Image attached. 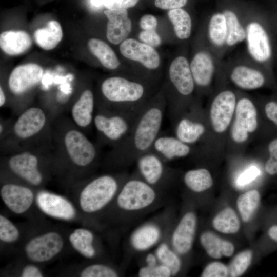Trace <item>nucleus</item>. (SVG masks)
I'll return each mask as SVG.
<instances>
[{
    "instance_id": "f257e3e1",
    "label": "nucleus",
    "mask_w": 277,
    "mask_h": 277,
    "mask_svg": "<svg viewBox=\"0 0 277 277\" xmlns=\"http://www.w3.org/2000/svg\"><path fill=\"white\" fill-rule=\"evenodd\" d=\"M167 103L163 92L151 98L139 115L128 135L106 155V164L123 170L135 163L142 154L149 151L161 132Z\"/></svg>"
},
{
    "instance_id": "f03ea898",
    "label": "nucleus",
    "mask_w": 277,
    "mask_h": 277,
    "mask_svg": "<svg viewBox=\"0 0 277 277\" xmlns=\"http://www.w3.org/2000/svg\"><path fill=\"white\" fill-rule=\"evenodd\" d=\"M101 146L92 142L70 117L58 114L52 121V160L65 161L72 166L91 169L97 163Z\"/></svg>"
},
{
    "instance_id": "7ed1b4c3",
    "label": "nucleus",
    "mask_w": 277,
    "mask_h": 277,
    "mask_svg": "<svg viewBox=\"0 0 277 277\" xmlns=\"http://www.w3.org/2000/svg\"><path fill=\"white\" fill-rule=\"evenodd\" d=\"M53 118L48 109L36 106L27 107L18 115L9 133L1 141V152L9 154L50 147Z\"/></svg>"
},
{
    "instance_id": "20e7f679",
    "label": "nucleus",
    "mask_w": 277,
    "mask_h": 277,
    "mask_svg": "<svg viewBox=\"0 0 277 277\" xmlns=\"http://www.w3.org/2000/svg\"><path fill=\"white\" fill-rule=\"evenodd\" d=\"M167 193L152 187L134 171L130 174L113 201L121 226L126 229L168 205Z\"/></svg>"
},
{
    "instance_id": "39448f33",
    "label": "nucleus",
    "mask_w": 277,
    "mask_h": 277,
    "mask_svg": "<svg viewBox=\"0 0 277 277\" xmlns=\"http://www.w3.org/2000/svg\"><path fill=\"white\" fill-rule=\"evenodd\" d=\"M245 54L271 75L275 64V43L270 16L243 13Z\"/></svg>"
},
{
    "instance_id": "423d86ee",
    "label": "nucleus",
    "mask_w": 277,
    "mask_h": 277,
    "mask_svg": "<svg viewBox=\"0 0 277 277\" xmlns=\"http://www.w3.org/2000/svg\"><path fill=\"white\" fill-rule=\"evenodd\" d=\"M100 93L96 107L119 110L141 109L152 98L148 97L144 83L117 75L103 80Z\"/></svg>"
},
{
    "instance_id": "0eeeda50",
    "label": "nucleus",
    "mask_w": 277,
    "mask_h": 277,
    "mask_svg": "<svg viewBox=\"0 0 277 277\" xmlns=\"http://www.w3.org/2000/svg\"><path fill=\"white\" fill-rule=\"evenodd\" d=\"M168 80V90L164 97L172 124L194 101L195 86L186 56L180 55L173 60L169 67Z\"/></svg>"
},
{
    "instance_id": "6e6552de",
    "label": "nucleus",
    "mask_w": 277,
    "mask_h": 277,
    "mask_svg": "<svg viewBox=\"0 0 277 277\" xmlns=\"http://www.w3.org/2000/svg\"><path fill=\"white\" fill-rule=\"evenodd\" d=\"M143 108L127 111L96 107L93 127L97 143L111 148L120 143L130 132Z\"/></svg>"
},
{
    "instance_id": "1a4fd4ad",
    "label": "nucleus",
    "mask_w": 277,
    "mask_h": 277,
    "mask_svg": "<svg viewBox=\"0 0 277 277\" xmlns=\"http://www.w3.org/2000/svg\"><path fill=\"white\" fill-rule=\"evenodd\" d=\"M129 174L126 171H121L102 174L89 181L80 193L81 209L89 214L102 211L114 201Z\"/></svg>"
},
{
    "instance_id": "9d476101",
    "label": "nucleus",
    "mask_w": 277,
    "mask_h": 277,
    "mask_svg": "<svg viewBox=\"0 0 277 277\" xmlns=\"http://www.w3.org/2000/svg\"><path fill=\"white\" fill-rule=\"evenodd\" d=\"M220 70L233 85L244 90L261 88L272 76L246 54L227 61L223 60Z\"/></svg>"
},
{
    "instance_id": "9b49d317",
    "label": "nucleus",
    "mask_w": 277,
    "mask_h": 277,
    "mask_svg": "<svg viewBox=\"0 0 277 277\" xmlns=\"http://www.w3.org/2000/svg\"><path fill=\"white\" fill-rule=\"evenodd\" d=\"M172 226L170 209L167 206L159 215L132 231L128 240L129 250L135 253L148 251L169 236Z\"/></svg>"
},
{
    "instance_id": "f8f14e48",
    "label": "nucleus",
    "mask_w": 277,
    "mask_h": 277,
    "mask_svg": "<svg viewBox=\"0 0 277 277\" xmlns=\"http://www.w3.org/2000/svg\"><path fill=\"white\" fill-rule=\"evenodd\" d=\"M51 153V147L26 149L9 153L7 165L15 176L28 184L38 186L44 180L40 168L42 160Z\"/></svg>"
},
{
    "instance_id": "ddd939ff",
    "label": "nucleus",
    "mask_w": 277,
    "mask_h": 277,
    "mask_svg": "<svg viewBox=\"0 0 277 277\" xmlns=\"http://www.w3.org/2000/svg\"><path fill=\"white\" fill-rule=\"evenodd\" d=\"M168 163L149 150L136 159L134 171L152 187L167 192L176 176L175 170L170 167Z\"/></svg>"
},
{
    "instance_id": "4468645a",
    "label": "nucleus",
    "mask_w": 277,
    "mask_h": 277,
    "mask_svg": "<svg viewBox=\"0 0 277 277\" xmlns=\"http://www.w3.org/2000/svg\"><path fill=\"white\" fill-rule=\"evenodd\" d=\"M223 60L215 56L202 37L201 45L194 52L189 62L195 90L200 93L210 90Z\"/></svg>"
},
{
    "instance_id": "2eb2a0df",
    "label": "nucleus",
    "mask_w": 277,
    "mask_h": 277,
    "mask_svg": "<svg viewBox=\"0 0 277 277\" xmlns=\"http://www.w3.org/2000/svg\"><path fill=\"white\" fill-rule=\"evenodd\" d=\"M204 118L199 104L194 100L187 110L171 124L174 135L191 145L201 142L207 132Z\"/></svg>"
},
{
    "instance_id": "dca6fc26",
    "label": "nucleus",
    "mask_w": 277,
    "mask_h": 277,
    "mask_svg": "<svg viewBox=\"0 0 277 277\" xmlns=\"http://www.w3.org/2000/svg\"><path fill=\"white\" fill-rule=\"evenodd\" d=\"M238 95L232 89L223 87L216 92L209 107L211 127L218 134L225 132L234 115Z\"/></svg>"
},
{
    "instance_id": "f3484780",
    "label": "nucleus",
    "mask_w": 277,
    "mask_h": 277,
    "mask_svg": "<svg viewBox=\"0 0 277 277\" xmlns=\"http://www.w3.org/2000/svg\"><path fill=\"white\" fill-rule=\"evenodd\" d=\"M258 113L253 102L246 96H238L230 135L234 142H245L258 128Z\"/></svg>"
},
{
    "instance_id": "a211bd4d",
    "label": "nucleus",
    "mask_w": 277,
    "mask_h": 277,
    "mask_svg": "<svg viewBox=\"0 0 277 277\" xmlns=\"http://www.w3.org/2000/svg\"><path fill=\"white\" fill-rule=\"evenodd\" d=\"M197 219L195 212L184 213L169 235L172 248L181 256L187 255L191 250L197 229Z\"/></svg>"
},
{
    "instance_id": "6ab92c4d",
    "label": "nucleus",
    "mask_w": 277,
    "mask_h": 277,
    "mask_svg": "<svg viewBox=\"0 0 277 277\" xmlns=\"http://www.w3.org/2000/svg\"><path fill=\"white\" fill-rule=\"evenodd\" d=\"M229 35V26L223 11L213 13L206 23L203 37L213 53L220 60H223L228 53Z\"/></svg>"
},
{
    "instance_id": "aec40b11",
    "label": "nucleus",
    "mask_w": 277,
    "mask_h": 277,
    "mask_svg": "<svg viewBox=\"0 0 277 277\" xmlns=\"http://www.w3.org/2000/svg\"><path fill=\"white\" fill-rule=\"evenodd\" d=\"M43 68L36 63H26L15 67L8 79V87L11 93L20 97L35 88L43 76Z\"/></svg>"
},
{
    "instance_id": "412c9836",
    "label": "nucleus",
    "mask_w": 277,
    "mask_h": 277,
    "mask_svg": "<svg viewBox=\"0 0 277 277\" xmlns=\"http://www.w3.org/2000/svg\"><path fill=\"white\" fill-rule=\"evenodd\" d=\"M64 241L57 232L51 231L35 236L26 245L27 257L34 262H45L53 258L62 250Z\"/></svg>"
},
{
    "instance_id": "4be33fe9",
    "label": "nucleus",
    "mask_w": 277,
    "mask_h": 277,
    "mask_svg": "<svg viewBox=\"0 0 277 277\" xmlns=\"http://www.w3.org/2000/svg\"><path fill=\"white\" fill-rule=\"evenodd\" d=\"M96 109V99L90 88L83 89L71 104L70 118L86 134L93 127V118Z\"/></svg>"
},
{
    "instance_id": "5701e85b",
    "label": "nucleus",
    "mask_w": 277,
    "mask_h": 277,
    "mask_svg": "<svg viewBox=\"0 0 277 277\" xmlns=\"http://www.w3.org/2000/svg\"><path fill=\"white\" fill-rule=\"evenodd\" d=\"M120 51L125 57L140 63L148 70H156L160 66V55L156 50L135 39L127 38L122 42Z\"/></svg>"
},
{
    "instance_id": "b1692460",
    "label": "nucleus",
    "mask_w": 277,
    "mask_h": 277,
    "mask_svg": "<svg viewBox=\"0 0 277 277\" xmlns=\"http://www.w3.org/2000/svg\"><path fill=\"white\" fill-rule=\"evenodd\" d=\"M150 150L168 163L197 152V149L193 145L182 142L175 135H170L161 132Z\"/></svg>"
},
{
    "instance_id": "393cba45",
    "label": "nucleus",
    "mask_w": 277,
    "mask_h": 277,
    "mask_svg": "<svg viewBox=\"0 0 277 277\" xmlns=\"http://www.w3.org/2000/svg\"><path fill=\"white\" fill-rule=\"evenodd\" d=\"M0 194L6 206L16 214L26 212L34 200V194L30 188L11 183H6L2 186Z\"/></svg>"
},
{
    "instance_id": "a878e982",
    "label": "nucleus",
    "mask_w": 277,
    "mask_h": 277,
    "mask_svg": "<svg viewBox=\"0 0 277 277\" xmlns=\"http://www.w3.org/2000/svg\"><path fill=\"white\" fill-rule=\"evenodd\" d=\"M36 202L44 213L52 217L68 220L75 215V210L72 204L59 195L41 191L37 194Z\"/></svg>"
},
{
    "instance_id": "bb28decb",
    "label": "nucleus",
    "mask_w": 277,
    "mask_h": 277,
    "mask_svg": "<svg viewBox=\"0 0 277 277\" xmlns=\"http://www.w3.org/2000/svg\"><path fill=\"white\" fill-rule=\"evenodd\" d=\"M104 13L108 19L107 38L114 45L121 44L127 39L132 28V23L127 10L107 9Z\"/></svg>"
},
{
    "instance_id": "cd10ccee",
    "label": "nucleus",
    "mask_w": 277,
    "mask_h": 277,
    "mask_svg": "<svg viewBox=\"0 0 277 277\" xmlns=\"http://www.w3.org/2000/svg\"><path fill=\"white\" fill-rule=\"evenodd\" d=\"M32 45L29 34L23 30L5 31L0 34L2 50L10 56L21 55L27 51Z\"/></svg>"
},
{
    "instance_id": "c85d7f7f",
    "label": "nucleus",
    "mask_w": 277,
    "mask_h": 277,
    "mask_svg": "<svg viewBox=\"0 0 277 277\" xmlns=\"http://www.w3.org/2000/svg\"><path fill=\"white\" fill-rule=\"evenodd\" d=\"M200 244L207 254L213 259L230 257L234 252V246L231 242L222 239L212 232H202L199 238Z\"/></svg>"
},
{
    "instance_id": "c756f323",
    "label": "nucleus",
    "mask_w": 277,
    "mask_h": 277,
    "mask_svg": "<svg viewBox=\"0 0 277 277\" xmlns=\"http://www.w3.org/2000/svg\"><path fill=\"white\" fill-rule=\"evenodd\" d=\"M63 32L60 23L55 20L49 21L45 27L36 29L34 38L37 45L45 50L55 48L62 41Z\"/></svg>"
},
{
    "instance_id": "7c9ffc66",
    "label": "nucleus",
    "mask_w": 277,
    "mask_h": 277,
    "mask_svg": "<svg viewBox=\"0 0 277 277\" xmlns=\"http://www.w3.org/2000/svg\"><path fill=\"white\" fill-rule=\"evenodd\" d=\"M185 186L190 191L200 193L210 189L213 185V179L208 170L199 168L187 171L183 175Z\"/></svg>"
},
{
    "instance_id": "2f4dec72",
    "label": "nucleus",
    "mask_w": 277,
    "mask_h": 277,
    "mask_svg": "<svg viewBox=\"0 0 277 277\" xmlns=\"http://www.w3.org/2000/svg\"><path fill=\"white\" fill-rule=\"evenodd\" d=\"M88 47L105 68L112 70L119 67L120 63L115 53L103 41L92 38L88 42Z\"/></svg>"
},
{
    "instance_id": "473e14b6",
    "label": "nucleus",
    "mask_w": 277,
    "mask_h": 277,
    "mask_svg": "<svg viewBox=\"0 0 277 277\" xmlns=\"http://www.w3.org/2000/svg\"><path fill=\"white\" fill-rule=\"evenodd\" d=\"M94 239L92 232L85 228L75 229L69 237L72 246L81 255L88 259L93 258L96 254L93 245Z\"/></svg>"
},
{
    "instance_id": "72a5a7b5",
    "label": "nucleus",
    "mask_w": 277,
    "mask_h": 277,
    "mask_svg": "<svg viewBox=\"0 0 277 277\" xmlns=\"http://www.w3.org/2000/svg\"><path fill=\"white\" fill-rule=\"evenodd\" d=\"M168 237L155 247L154 252L159 262L169 268L172 276H175L181 270L182 261L181 256L171 246Z\"/></svg>"
},
{
    "instance_id": "f704fd0d",
    "label": "nucleus",
    "mask_w": 277,
    "mask_h": 277,
    "mask_svg": "<svg viewBox=\"0 0 277 277\" xmlns=\"http://www.w3.org/2000/svg\"><path fill=\"white\" fill-rule=\"evenodd\" d=\"M168 16L176 37L180 40L188 39L192 29V18L189 13L182 8H177L169 10Z\"/></svg>"
},
{
    "instance_id": "c9c22d12",
    "label": "nucleus",
    "mask_w": 277,
    "mask_h": 277,
    "mask_svg": "<svg viewBox=\"0 0 277 277\" xmlns=\"http://www.w3.org/2000/svg\"><path fill=\"white\" fill-rule=\"evenodd\" d=\"M213 227L217 231L225 234H234L239 231L240 221L230 207H227L219 212L212 222Z\"/></svg>"
},
{
    "instance_id": "e433bc0d",
    "label": "nucleus",
    "mask_w": 277,
    "mask_h": 277,
    "mask_svg": "<svg viewBox=\"0 0 277 277\" xmlns=\"http://www.w3.org/2000/svg\"><path fill=\"white\" fill-rule=\"evenodd\" d=\"M260 200L259 192L254 189L245 192L238 197L236 206L244 222L251 220L259 206Z\"/></svg>"
},
{
    "instance_id": "4c0bfd02",
    "label": "nucleus",
    "mask_w": 277,
    "mask_h": 277,
    "mask_svg": "<svg viewBox=\"0 0 277 277\" xmlns=\"http://www.w3.org/2000/svg\"><path fill=\"white\" fill-rule=\"evenodd\" d=\"M253 255L251 250L241 251L231 261L229 267V275L237 277L243 275L250 265Z\"/></svg>"
},
{
    "instance_id": "58836bf2",
    "label": "nucleus",
    "mask_w": 277,
    "mask_h": 277,
    "mask_svg": "<svg viewBox=\"0 0 277 277\" xmlns=\"http://www.w3.org/2000/svg\"><path fill=\"white\" fill-rule=\"evenodd\" d=\"M81 277H117L120 276L118 271L113 267L101 263L91 264L81 271Z\"/></svg>"
},
{
    "instance_id": "ea45409f",
    "label": "nucleus",
    "mask_w": 277,
    "mask_h": 277,
    "mask_svg": "<svg viewBox=\"0 0 277 277\" xmlns=\"http://www.w3.org/2000/svg\"><path fill=\"white\" fill-rule=\"evenodd\" d=\"M19 236L16 227L7 217L0 215V240L5 243L15 242Z\"/></svg>"
},
{
    "instance_id": "a19ab883",
    "label": "nucleus",
    "mask_w": 277,
    "mask_h": 277,
    "mask_svg": "<svg viewBox=\"0 0 277 277\" xmlns=\"http://www.w3.org/2000/svg\"><path fill=\"white\" fill-rule=\"evenodd\" d=\"M140 277H170L172 276L171 270L167 266L159 263L154 266L143 265L138 271Z\"/></svg>"
},
{
    "instance_id": "79ce46f5",
    "label": "nucleus",
    "mask_w": 277,
    "mask_h": 277,
    "mask_svg": "<svg viewBox=\"0 0 277 277\" xmlns=\"http://www.w3.org/2000/svg\"><path fill=\"white\" fill-rule=\"evenodd\" d=\"M228 267L222 262H212L207 264L203 270L202 277L229 276Z\"/></svg>"
},
{
    "instance_id": "37998d69",
    "label": "nucleus",
    "mask_w": 277,
    "mask_h": 277,
    "mask_svg": "<svg viewBox=\"0 0 277 277\" xmlns=\"http://www.w3.org/2000/svg\"><path fill=\"white\" fill-rule=\"evenodd\" d=\"M268 151L270 157L266 162L265 170L270 175L277 174V138L269 143Z\"/></svg>"
},
{
    "instance_id": "c03bdc74",
    "label": "nucleus",
    "mask_w": 277,
    "mask_h": 277,
    "mask_svg": "<svg viewBox=\"0 0 277 277\" xmlns=\"http://www.w3.org/2000/svg\"><path fill=\"white\" fill-rule=\"evenodd\" d=\"M140 41L151 47H154L159 46L162 42L161 37L153 30H142L138 35Z\"/></svg>"
},
{
    "instance_id": "a18cd8bd",
    "label": "nucleus",
    "mask_w": 277,
    "mask_h": 277,
    "mask_svg": "<svg viewBox=\"0 0 277 277\" xmlns=\"http://www.w3.org/2000/svg\"><path fill=\"white\" fill-rule=\"evenodd\" d=\"M139 0H104V5L108 9H127L134 6Z\"/></svg>"
},
{
    "instance_id": "49530a36",
    "label": "nucleus",
    "mask_w": 277,
    "mask_h": 277,
    "mask_svg": "<svg viewBox=\"0 0 277 277\" xmlns=\"http://www.w3.org/2000/svg\"><path fill=\"white\" fill-rule=\"evenodd\" d=\"M188 0H155L156 7L164 10L182 8L187 3Z\"/></svg>"
},
{
    "instance_id": "de8ad7c7",
    "label": "nucleus",
    "mask_w": 277,
    "mask_h": 277,
    "mask_svg": "<svg viewBox=\"0 0 277 277\" xmlns=\"http://www.w3.org/2000/svg\"><path fill=\"white\" fill-rule=\"evenodd\" d=\"M258 168L252 166L244 172L238 178L237 183L239 185L243 186L253 181L259 174Z\"/></svg>"
},
{
    "instance_id": "09e8293b",
    "label": "nucleus",
    "mask_w": 277,
    "mask_h": 277,
    "mask_svg": "<svg viewBox=\"0 0 277 277\" xmlns=\"http://www.w3.org/2000/svg\"><path fill=\"white\" fill-rule=\"evenodd\" d=\"M139 25L143 30H153L157 27V21L154 15L145 14L141 18Z\"/></svg>"
},
{
    "instance_id": "8fccbe9b",
    "label": "nucleus",
    "mask_w": 277,
    "mask_h": 277,
    "mask_svg": "<svg viewBox=\"0 0 277 277\" xmlns=\"http://www.w3.org/2000/svg\"><path fill=\"white\" fill-rule=\"evenodd\" d=\"M265 111L268 118L277 125V102L270 101L265 106Z\"/></svg>"
},
{
    "instance_id": "3c124183",
    "label": "nucleus",
    "mask_w": 277,
    "mask_h": 277,
    "mask_svg": "<svg viewBox=\"0 0 277 277\" xmlns=\"http://www.w3.org/2000/svg\"><path fill=\"white\" fill-rule=\"evenodd\" d=\"M22 277H42L43 274L36 266L32 265L26 266L22 271Z\"/></svg>"
},
{
    "instance_id": "603ef678",
    "label": "nucleus",
    "mask_w": 277,
    "mask_h": 277,
    "mask_svg": "<svg viewBox=\"0 0 277 277\" xmlns=\"http://www.w3.org/2000/svg\"><path fill=\"white\" fill-rule=\"evenodd\" d=\"M13 121L11 120H4L1 118L0 121V140L4 138L9 133Z\"/></svg>"
},
{
    "instance_id": "864d4df0",
    "label": "nucleus",
    "mask_w": 277,
    "mask_h": 277,
    "mask_svg": "<svg viewBox=\"0 0 277 277\" xmlns=\"http://www.w3.org/2000/svg\"><path fill=\"white\" fill-rule=\"evenodd\" d=\"M144 265L147 266H154L159 263L154 252H149L144 258Z\"/></svg>"
},
{
    "instance_id": "5fc2aeb1",
    "label": "nucleus",
    "mask_w": 277,
    "mask_h": 277,
    "mask_svg": "<svg viewBox=\"0 0 277 277\" xmlns=\"http://www.w3.org/2000/svg\"><path fill=\"white\" fill-rule=\"evenodd\" d=\"M275 43V64H277V13L270 16Z\"/></svg>"
},
{
    "instance_id": "6e6d98bb",
    "label": "nucleus",
    "mask_w": 277,
    "mask_h": 277,
    "mask_svg": "<svg viewBox=\"0 0 277 277\" xmlns=\"http://www.w3.org/2000/svg\"><path fill=\"white\" fill-rule=\"evenodd\" d=\"M7 105L6 94L2 85L0 87V107L3 108Z\"/></svg>"
},
{
    "instance_id": "4d7b16f0",
    "label": "nucleus",
    "mask_w": 277,
    "mask_h": 277,
    "mask_svg": "<svg viewBox=\"0 0 277 277\" xmlns=\"http://www.w3.org/2000/svg\"><path fill=\"white\" fill-rule=\"evenodd\" d=\"M268 235L271 239L277 242V225H273L269 228Z\"/></svg>"
}]
</instances>
